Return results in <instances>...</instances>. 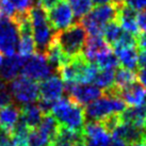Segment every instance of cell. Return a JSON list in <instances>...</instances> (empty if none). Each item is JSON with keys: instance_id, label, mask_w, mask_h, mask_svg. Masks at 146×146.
Here are the masks:
<instances>
[{"instance_id": "obj_1", "label": "cell", "mask_w": 146, "mask_h": 146, "mask_svg": "<svg viewBox=\"0 0 146 146\" xmlns=\"http://www.w3.org/2000/svg\"><path fill=\"white\" fill-rule=\"evenodd\" d=\"M28 17L31 25V31L36 47V52L45 54L57 32L53 30L49 23L47 11L38 4L33 5L32 9L29 11Z\"/></svg>"}, {"instance_id": "obj_2", "label": "cell", "mask_w": 146, "mask_h": 146, "mask_svg": "<svg viewBox=\"0 0 146 146\" xmlns=\"http://www.w3.org/2000/svg\"><path fill=\"white\" fill-rule=\"evenodd\" d=\"M51 113L59 125L75 131L82 132L85 124V113L83 107L78 105L69 97H61L53 104Z\"/></svg>"}, {"instance_id": "obj_3", "label": "cell", "mask_w": 146, "mask_h": 146, "mask_svg": "<svg viewBox=\"0 0 146 146\" xmlns=\"http://www.w3.org/2000/svg\"><path fill=\"white\" fill-rule=\"evenodd\" d=\"M121 4L108 3L96 5L92 11L80 19V24L90 36H102V31L107 25L116 21Z\"/></svg>"}, {"instance_id": "obj_4", "label": "cell", "mask_w": 146, "mask_h": 146, "mask_svg": "<svg viewBox=\"0 0 146 146\" xmlns=\"http://www.w3.org/2000/svg\"><path fill=\"white\" fill-rule=\"evenodd\" d=\"M88 33L81 24H74L69 28L56 33V40L62 52L67 59H73L82 54Z\"/></svg>"}, {"instance_id": "obj_5", "label": "cell", "mask_w": 146, "mask_h": 146, "mask_svg": "<svg viewBox=\"0 0 146 146\" xmlns=\"http://www.w3.org/2000/svg\"><path fill=\"white\" fill-rule=\"evenodd\" d=\"M19 42V26L17 18L0 17V52L11 57L17 51Z\"/></svg>"}, {"instance_id": "obj_6", "label": "cell", "mask_w": 146, "mask_h": 146, "mask_svg": "<svg viewBox=\"0 0 146 146\" xmlns=\"http://www.w3.org/2000/svg\"><path fill=\"white\" fill-rule=\"evenodd\" d=\"M10 90L15 100L19 105L32 104L38 98V84L36 81H33L24 76L16 77L10 83Z\"/></svg>"}, {"instance_id": "obj_7", "label": "cell", "mask_w": 146, "mask_h": 146, "mask_svg": "<svg viewBox=\"0 0 146 146\" xmlns=\"http://www.w3.org/2000/svg\"><path fill=\"white\" fill-rule=\"evenodd\" d=\"M53 72L54 68L49 64L45 54L38 52H35L31 57L26 59V62L21 68L23 76L33 81H43L50 75H52Z\"/></svg>"}, {"instance_id": "obj_8", "label": "cell", "mask_w": 146, "mask_h": 146, "mask_svg": "<svg viewBox=\"0 0 146 146\" xmlns=\"http://www.w3.org/2000/svg\"><path fill=\"white\" fill-rule=\"evenodd\" d=\"M48 21L56 32L63 31L74 25L75 16L72 8L65 1H58L52 8L47 11Z\"/></svg>"}, {"instance_id": "obj_9", "label": "cell", "mask_w": 146, "mask_h": 146, "mask_svg": "<svg viewBox=\"0 0 146 146\" xmlns=\"http://www.w3.org/2000/svg\"><path fill=\"white\" fill-rule=\"evenodd\" d=\"M68 97L80 106H86L104 95L102 90L96 85L80 83H64Z\"/></svg>"}, {"instance_id": "obj_10", "label": "cell", "mask_w": 146, "mask_h": 146, "mask_svg": "<svg viewBox=\"0 0 146 146\" xmlns=\"http://www.w3.org/2000/svg\"><path fill=\"white\" fill-rule=\"evenodd\" d=\"M64 91L65 85L62 78L59 75H50L38 85V97L40 100L53 104L62 97Z\"/></svg>"}, {"instance_id": "obj_11", "label": "cell", "mask_w": 146, "mask_h": 146, "mask_svg": "<svg viewBox=\"0 0 146 146\" xmlns=\"http://www.w3.org/2000/svg\"><path fill=\"white\" fill-rule=\"evenodd\" d=\"M111 50L110 46L102 36H90L86 38L84 47L82 49V56L90 62H95L96 59L104 53Z\"/></svg>"}, {"instance_id": "obj_12", "label": "cell", "mask_w": 146, "mask_h": 146, "mask_svg": "<svg viewBox=\"0 0 146 146\" xmlns=\"http://www.w3.org/2000/svg\"><path fill=\"white\" fill-rule=\"evenodd\" d=\"M25 62L26 58L21 57L19 54L7 57L0 67V79L4 82H11L14 80L16 77H18V74L21 73V68Z\"/></svg>"}, {"instance_id": "obj_13", "label": "cell", "mask_w": 146, "mask_h": 146, "mask_svg": "<svg viewBox=\"0 0 146 146\" xmlns=\"http://www.w3.org/2000/svg\"><path fill=\"white\" fill-rule=\"evenodd\" d=\"M119 96L130 107L146 105V90L140 83L134 82L119 91Z\"/></svg>"}, {"instance_id": "obj_14", "label": "cell", "mask_w": 146, "mask_h": 146, "mask_svg": "<svg viewBox=\"0 0 146 146\" xmlns=\"http://www.w3.org/2000/svg\"><path fill=\"white\" fill-rule=\"evenodd\" d=\"M137 13L133 10L127 8L124 4H121L118 8V14L116 17V21L121 26L123 31L129 32L138 36L140 33V28L137 23Z\"/></svg>"}, {"instance_id": "obj_15", "label": "cell", "mask_w": 146, "mask_h": 146, "mask_svg": "<svg viewBox=\"0 0 146 146\" xmlns=\"http://www.w3.org/2000/svg\"><path fill=\"white\" fill-rule=\"evenodd\" d=\"M21 119V108L17 105H9L0 108V128L11 134Z\"/></svg>"}, {"instance_id": "obj_16", "label": "cell", "mask_w": 146, "mask_h": 146, "mask_svg": "<svg viewBox=\"0 0 146 146\" xmlns=\"http://www.w3.org/2000/svg\"><path fill=\"white\" fill-rule=\"evenodd\" d=\"M121 119L123 123L130 124L143 130L146 127V105L125 109L121 114Z\"/></svg>"}, {"instance_id": "obj_17", "label": "cell", "mask_w": 146, "mask_h": 146, "mask_svg": "<svg viewBox=\"0 0 146 146\" xmlns=\"http://www.w3.org/2000/svg\"><path fill=\"white\" fill-rule=\"evenodd\" d=\"M44 113L42 112L40 106L37 104H28L21 108V119L28 126L30 129L36 128L40 125Z\"/></svg>"}, {"instance_id": "obj_18", "label": "cell", "mask_w": 146, "mask_h": 146, "mask_svg": "<svg viewBox=\"0 0 146 146\" xmlns=\"http://www.w3.org/2000/svg\"><path fill=\"white\" fill-rule=\"evenodd\" d=\"M114 53L117 57L118 63L124 68L133 70L139 66V53L137 51V47L114 48Z\"/></svg>"}, {"instance_id": "obj_19", "label": "cell", "mask_w": 146, "mask_h": 146, "mask_svg": "<svg viewBox=\"0 0 146 146\" xmlns=\"http://www.w3.org/2000/svg\"><path fill=\"white\" fill-rule=\"evenodd\" d=\"M138 78H137V74L133 70L128 68H124L121 67L115 72V77H114V86L121 91L124 88L128 86V85L132 84L134 82H137Z\"/></svg>"}, {"instance_id": "obj_20", "label": "cell", "mask_w": 146, "mask_h": 146, "mask_svg": "<svg viewBox=\"0 0 146 146\" xmlns=\"http://www.w3.org/2000/svg\"><path fill=\"white\" fill-rule=\"evenodd\" d=\"M69 7L72 8L75 18L81 19L88 15L94 8L93 0H68Z\"/></svg>"}, {"instance_id": "obj_21", "label": "cell", "mask_w": 146, "mask_h": 146, "mask_svg": "<svg viewBox=\"0 0 146 146\" xmlns=\"http://www.w3.org/2000/svg\"><path fill=\"white\" fill-rule=\"evenodd\" d=\"M123 33V29L118 25L116 21H113L109 23L106 26L102 31V37L110 46H114L118 41V38L121 37Z\"/></svg>"}, {"instance_id": "obj_22", "label": "cell", "mask_w": 146, "mask_h": 146, "mask_svg": "<svg viewBox=\"0 0 146 146\" xmlns=\"http://www.w3.org/2000/svg\"><path fill=\"white\" fill-rule=\"evenodd\" d=\"M114 77H115L114 69H102L98 72L94 82L96 86H98L100 90L106 91L114 85Z\"/></svg>"}, {"instance_id": "obj_23", "label": "cell", "mask_w": 146, "mask_h": 146, "mask_svg": "<svg viewBox=\"0 0 146 146\" xmlns=\"http://www.w3.org/2000/svg\"><path fill=\"white\" fill-rule=\"evenodd\" d=\"M94 63L97 65L99 69H115L117 68L118 64H119L117 57L115 56V53L112 52V50H110L108 52L104 53L99 58H97Z\"/></svg>"}, {"instance_id": "obj_24", "label": "cell", "mask_w": 146, "mask_h": 146, "mask_svg": "<svg viewBox=\"0 0 146 146\" xmlns=\"http://www.w3.org/2000/svg\"><path fill=\"white\" fill-rule=\"evenodd\" d=\"M51 143V140L42 132L38 128L30 129L28 134V145L29 146H48Z\"/></svg>"}, {"instance_id": "obj_25", "label": "cell", "mask_w": 146, "mask_h": 146, "mask_svg": "<svg viewBox=\"0 0 146 146\" xmlns=\"http://www.w3.org/2000/svg\"><path fill=\"white\" fill-rule=\"evenodd\" d=\"M13 96L11 93L10 86L8 85V82H4L0 79V108L7 107L9 105L13 104Z\"/></svg>"}, {"instance_id": "obj_26", "label": "cell", "mask_w": 146, "mask_h": 146, "mask_svg": "<svg viewBox=\"0 0 146 146\" xmlns=\"http://www.w3.org/2000/svg\"><path fill=\"white\" fill-rule=\"evenodd\" d=\"M19 15H26L32 9L34 0H9Z\"/></svg>"}, {"instance_id": "obj_27", "label": "cell", "mask_w": 146, "mask_h": 146, "mask_svg": "<svg viewBox=\"0 0 146 146\" xmlns=\"http://www.w3.org/2000/svg\"><path fill=\"white\" fill-rule=\"evenodd\" d=\"M19 14L16 12L12 3L9 0H0V17L17 18Z\"/></svg>"}, {"instance_id": "obj_28", "label": "cell", "mask_w": 146, "mask_h": 146, "mask_svg": "<svg viewBox=\"0 0 146 146\" xmlns=\"http://www.w3.org/2000/svg\"><path fill=\"white\" fill-rule=\"evenodd\" d=\"M85 146H109L111 143V137H102L97 139H84Z\"/></svg>"}, {"instance_id": "obj_29", "label": "cell", "mask_w": 146, "mask_h": 146, "mask_svg": "<svg viewBox=\"0 0 146 146\" xmlns=\"http://www.w3.org/2000/svg\"><path fill=\"white\" fill-rule=\"evenodd\" d=\"M123 4L134 12H140L146 8V0H124Z\"/></svg>"}, {"instance_id": "obj_30", "label": "cell", "mask_w": 146, "mask_h": 146, "mask_svg": "<svg viewBox=\"0 0 146 146\" xmlns=\"http://www.w3.org/2000/svg\"><path fill=\"white\" fill-rule=\"evenodd\" d=\"M137 23L140 30L145 31L146 30V8L142 11L137 13Z\"/></svg>"}, {"instance_id": "obj_31", "label": "cell", "mask_w": 146, "mask_h": 146, "mask_svg": "<svg viewBox=\"0 0 146 146\" xmlns=\"http://www.w3.org/2000/svg\"><path fill=\"white\" fill-rule=\"evenodd\" d=\"M11 141V134L0 128V146H5Z\"/></svg>"}, {"instance_id": "obj_32", "label": "cell", "mask_w": 146, "mask_h": 146, "mask_svg": "<svg viewBox=\"0 0 146 146\" xmlns=\"http://www.w3.org/2000/svg\"><path fill=\"white\" fill-rule=\"evenodd\" d=\"M57 2L58 0H37V4L43 9H45L46 11L50 10Z\"/></svg>"}, {"instance_id": "obj_33", "label": "cell", "mask_w": 146, "mask_h": 146, "mask_svg": "<svg viewBox=\"0 0 146 146\" xmlns=\"http://www.w3.org/2000/svg\"><path fill=\"white\" fill-rule=\"evenodd\" d=\"M137 78L140 81V84L146 90V67H141L139 73L137 74Z\"/></svg>"}, {"instance_id": "obj_34", "label": "cell", "mask_w": 146, "mask_h": 146, "mask_svg": "<svg viewBox=\"0 0 146 146\" xmlns=\"http://www.w3.org/2000/svg\"><path fill=\"white\" fill-rule=\"evenodd\" d=\"M138 47L141 50H146V30L138 36Z\"/></svg>"}, {"instance_id": "obj_35", "label": "cell", "mask_w": 146, "mask_h": 146, "mask_svg": "<svg viewBox=\"0 0 146 146\" xmlns=\"http://www.w3.org/2000/svg\"><path fill=\"white\" fill-rule=\"evenodd\" d=\"M139 66L146 67V50H141L139 54Z\"/></svg>"}, {"instance_id": "obj_36", "label": "cell", "mask_w": 146, "mask_h": 146, "mask_svg": "<svg viewBox=\"0 0 146 146\" xmlns=\"http://www.w3.org/2000/svg\"><path fill=\"white\" fill-rule=\"evenodd\" d=\"M109 146H128V144L123 141V140H118V139H113L112 142L110 143Z\"/></svg>"}, {"instance_id": "obj_37", "label": "cell", "mask_w": 146, "mask_h": 146, "mask_svg": "<svg viewBox=\"0 0 146 146\" xmlns=\"http://www.w3.org/2000/svg\"><path fill=\"white\" fill-rule=\"evenodd\" d=\"M113 0H93L94 4L96 5H102V4H108V3H112Z\"/></svg>"}, {"instance_id": "obj_38", "label": "cell", "mask_w": 146, "mask_h": 146, "mask_svg": "<svg viewBox=\"0 0 146 146\" xmlns=\"http://www.w3.org/2000/svg\"><path fill=\"white\" fill-rule=\"evenodd\" d=\"M75 146H85V143H84V140L83 141H80V142H78L77 144Z\"/></svg>"}, {"instance_id": "obj_39", "label": "cell", "mask_w": 146, "mask_h": 146, "mask_svg": "<svg viewBox=\"0 0 146 146\" xmlns=\"http://www.w3.org/2000/svg\"><path fill=\"white\" fill-rule=\"evenodd\" d=\"M2 63H3V56H2V53L0 52V67H1Z\"/></svg>"}, {"instance_id": "obj_40", "label": "cell", "mask_w": 146, "mask_h": 146, "mask_svg": "<svg viewBox=\"0 0 146 146\" xmlns=\"http://www.w3.org/2000/svg\"><path fill=\"white\" fill-rule=\"evenodd\" d=\"M113 1H114V3H116V4H122L124 0H113Z\"/></svg>"}, {"instance_id": "obj_41", "label": "cell", "mask_w": 146, "mask_h": 146, "mask_svg": "<svg viewBox=\"0 0 146 146\" xmlns=\"http://www.w3.org/2000/svg\"><path fill=\"white\" fill-rule=\"evenodd\" d=\"M129 146H143L142 143H133V144H130Z\"/></svg>"}, {"instance_id": "obj_42", "label": "cell", "mask_w": 146, "mask_h": 146, "mask_svg": "<svg viewBox=\"0 0 146 146\" xmlns=\"http://www.w3.org/2000/svg\"><path fill=\"white\" fill-rule=\"evenodd\" d=\"M48 146H60V145H58L57 143H54V142H52V143H50Z\"/></svg>"}, {"instance_id": "obj_43", "label": "cell", "mask_w": 146, "mask_h": 146, "mask_svg": "<svg viewBox=\"0 0 146 146\" xmlns=\"http://www.w3.org/2000/svg\"><path fill=\"white\" fill-rule=\"evenodd\" d=\"M142 144H143V146H146V141H145V142H143Z\"/></svg>"}, {"instance_id": "obj_44", "label": "cell", "mask_w": 146, "mask_h": 146, "mask_svg": "<svg viewBox=\"0 0 146 146\" xmlns=\"http://www.w3.org/2000/svg\"><path fill=\"white\" fill-rule=\"evenodd\" d=\"M61 1H65V0H61Z\"/></svg>"}]
</instances>
